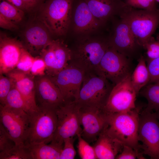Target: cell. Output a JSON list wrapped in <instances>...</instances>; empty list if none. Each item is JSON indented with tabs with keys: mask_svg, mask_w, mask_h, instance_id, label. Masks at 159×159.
<instances>
[{
	"mask_svg": "<svg viewBox=\"0 0 159 159\" xmlns=\"http://www.w3.org/2000/svg\"><path fill=\"white\" fill-rule=\"evenodd\" d=\"M79 106L81 136L89 144L95 142L107 125L108 114L103 108Z\"/></svg>",
	"mask_w": 159,
	"mask_h": 159,
	"instance_id": "8fae6325",
	"label": "cell"
},
{
	"mask_svg": "<svg viewBox=\"0 0 159 159\" xmlns=\"http://www.w3.org/2000/svg\"><path fill=\"white\" fill-rule=\"evenodd\" d=\"M0 159H32L24 144L16 145L10 149L0 152Z\"/></svg>",
	"mask_w": 159,
	"mask_h": 159,
	"instance_id": "83f0119b",
	"label": "cell"
},
{
	"mask_svg": "<svg viewBox=\"0 0 159 159\" xmlns=\"http://www.w3.org/2000/svg\"><path fill=\"white\" fill-rule=\"evenodd\" d=\"M78 142L77 145L79 155L82 159H97L95 149L93 146L82 137L81 134H78Z\"/></svg>",
	"mask_w": 159,
	"mask_h": 159,
	"instance_id": "f1b7e54d",
	"label": "cell"
},
{
	"mask_svg": "<svg viewBox=\"0 0 159 159\" xmlns=\"http://www.w3.org/2000/svg\"><path fill=\"white\" fill-rule=\"evenodd\" d=\"M97 72L114 85L130 73L129 60L127 57L109 46Z\"/></svg>",
	"mask_w": 159,
	"mask_h": 159,
	"instance_id": "7c38bea8",
	"label": "cell"
},
{
	"mask_svg": "<svg viewBox=\"0 0 159 159\" xmlns=\"http://www.w3.org/2000/svg\"><path fill=\"white\" fill-rule=\"evenodd\" d=\"M24 47L17 39L1 34L0 74H7L16 68Z\"/></svg>",
	"mask_w": 159,
	"mask_h": 159,
	"instance_id": "e0dca14e",
	"label": "cell"
},
{
	"mask_svg": "<svg viewBox=\"0 0 159 159\" xmlns=\"http://www.w3.org/2000/svg\"><path fill=\"white\" fill-rule=\"evenodd\" d=\"M35 57L24 47L22 50L19 60L17 64L16 69L24 73L30 74V70Z\"/></svg>",
	"mask_w": 159,
	"mask_h": 159,
	"instance_id": "f546056e",
	"label": "cell"
},
{
	"mask_svg": "<svg viewBox=\"0 0 159 159\" xmlns=\"http://www.w3.org/2000/svg\"><path fill=\"white\" fill-rule=\"evenodd\" d=\"M0 26L8 30H13L17 28L16 24L9 20L0 14Z\"/></svg>",
	"mask_w": 159,
	"mask_h": 159,
	"instance_id": "f35d334b",
	"label": "cell"
},
{
	"mask_svg": "<svg viewBox=\"0 0 159 159\" xmlns=\"http://www.w3.org/2000/svg\"><path fill=\"white\" fill-rule=\"evenodd\" d=\"M143 48L146 50L148 61L159 57V39L152 36Z\"/></svg>",
	"mask_w": 159,
	"mask_h": 159,
	"instance_id": "d6a6232c",
	"label": "cell"
},
{
	"mask_svg": "<svg viewBox=\"0 0 159 159\" xmlns=\"http://www.w3.org/2000/svg\"><path fill=\"white\" fill-rule=\"evenodd\" d=\"M108 39L110 47L127 57L134 54L139 46L128 24L120 18L115 23Z\"/></svg>",
	"mask_w": 159,
	"mask_h": 159,
	"instance_id": "5bb4252c",
	"label": "cell"
},
{
	"mask_svg": "<svg viewBox=\"0 0 159 159\" xmlns=\"http://www.w3.org/2000/svg\"><path fill=\"white\" fill-rule=\"evenodd\" d=\"M11 4L24 11H27L26 6L22 0H5Z\"/></svg>",
	"mask_w": 159,
	"mask_h": 159,
	"instance_id": "60d3db41",
	"label": "cell"
},
{
	"mask_svg": "<svg viewBox=\"0 0 159 159\" xmlns=\"http://www.w3.org/2000/svg\"><path fill=\"white\" fill-rule=\"evenodd\" d=\"M140 92L148 102L146 107L144 110L149 112L159 111V81L148 83Z\"/></svg>",
	"mask_w": 159,
	"mask_h": 159,
	"instance_id": "d4e9b609",
	"label": "cell"
},
{
	"mask_svg": "<svg viewBox=\"0 0 159 159\" xmlns=\"http://www.w3.org/2000/svg\"><path fill=\"white\" fill-rule=\"evenodd\" d=\"M131 74L114 85L103 107L106 112H126L136 107L135 101L138 94L131 82Z\"/></svg>",
	"mask_w": 159,
	"mask_h": 159,
	"instance_id": "9c48e42d",
	"label": "cell"
},
{
	"mask_svg": "<svg viewBox=\"0 0 159 159\" xmlns=\"http://www.w3.org/2000/svg\"><path fill=\"white\" fill-rule=\"evenodd\" d=\"M6 74L13 80L16 87L24 98L31 112L37 111L39 107L35 99L34 76L16 69Z\"/></svg>",
	"mask_w": 159,
	"mask_h": 159,
	"instance_id": "d6986e66",
	"label": "cell"
},
{
	"mask_svg": "<svg viewBox=\"0 0 159 159\" xmlns=\"http://www.w3.org/2000/svg\"><path fill=\"white\" fill-rule=\"evenodd\" d=\"M36 77L35 99L38 107L57 108L64 102L59 90L48 76Z\"/></svg>",
	"mask_w": 159,
	"mask_h": 159,
	"instance_id": "9a60e30c",
	"label": "cell"
},
{
	"mask_svg": "<svg viewBox=\"0 0 159 159\" xmlns=\"http://www.w3.org/2000/svg\"><path fill=\"white\" fill-rule=\"evenodd\" d=\"M113 86L97 72H85L76 102L80 106L103 108Z\"/></svg>",
	"mask_w": 159,
	"mask_h": 159,
	"instance_id": "8992f818",
	"label": "cell"
},
{
	"mask_svg": "<svg viewBox=\"0 0 159 159\" xmlns=\"http://www.w3.org/2000/svg\"><path fill=\"white\" fill-rule=\"evenodd\" d=\"M26 49L32 55L39 54L52 42L46 30L38 25L32 26L25 32Z\"/></svg>",
	"mask_w": 159,
	"mask_h": 159,
	"instance_id": "44dd1931",
	"label": "cell"
},
{
	"mask_svg": "<svg viewBox=\"0 0 159 159\" xmlns=\"http://www.w3.org/2000/svg\"><path fill=\"white\" fill-rule=\"evenodd\" d=\"M24 3L27 11L32 10L38 7H41L45 0H22Z\"/></svg>",
	"mask_w": 159,
	"mask_h": 159,
	"instance_id": "ab89813d",
	"label": "cell"
},
{
	"mask_svg": "<svg viewBox=\"0 0 159 159\" xmlns=\"http://www.w3.org/2000/svg\"><path fill=\"white\" fill-rule=\"evenodd\" d=\"M74 0H47L42 8L41 19L48 30L57 36L67 32L71 23Z\"/></svg>",
	"mask_w": 159,
	"mask_h": 159,
	"instance_id": "3957f363",
	"label": "cell"
},
{
	"mask_svg": "<svg viewBox=\"0 0 159 159\" xmlns=\"http://www.w3.org/2000/svg\"><path fill=\"white\" fill-rule=\"evenodd\" d=\"M72 22L74 33L83 35L97 30L104 24L93 16L84 0H74Z\"/></svg>",
	"mask_w": 159,
	"mask_h": 159,
	"instance_id": "2e32d148",
	"label": "cell"
},
{
	"mask_svg": "<svg viewBox=\"0 0 159 159\" xmlns=\"http://www.w3.org/2000/svg\"><path fill=\"white\" fill-rule=\"evenodd\" d=\"M126 4L134 8L147 10H155L158 8L155 0H126Z\"/></svg>",
	"mask_w": 159,
	"mask_h": 159,
	"instance_id": "836d02e7",
	"label": "cell"
},
{
	"mask_svg": "<svg viewBox=\"0 0 159 159\" xmlns=\"http://www.w3.org/2000/svg\"><path fill=\"white\" fill-rule=\"evenodd\" d=\"M93 16L104 24L115 15L119 16L130 6L119 0H84Z\"/></svg>",
	"mask_w": 159,
	"mask_h": 159,
	"instance_id": "ac0fdd59",
	"label": "cell"
},
{
	"mask_svg": "<svg viewBox=\"0 0 159 159\" xmlns=\"http://www.w3.org/2000/svg\"><path fill=\"white\" fill-rule=\"evenodd\" d=\"M25 145L32 159H59L63 148L51 143L49 144L42 143Z\"/></svg>",
	"mask_w": 159,
	"mask_h": 159,
	"instance_id": "603a6c76",
	"label": "cell"
},
{
	"mask_svg": "<svg viewBox=\"0 0 159 159\" xmlns=\"http://www.w3.org/2000/svg\"><path fill=\"white\" fill-rule=\"evenodd\" d=\"M47 67L43 59L40 56L35 57L30 70V74L34 76H41L46 74Z\"/></svg>",
	"mask_w": 159,
	"mask_h": 159,
	"instance_id": "8d00e7d4",
	"label": "cell"
},
{
	"mask_svg": "<svg viewBox=\"0 0 159 159\" xmlns=\"http://www.w3.org/2000/svg\"><path fill=\"white\" fill-rule=\"evenodd\" d=\"M158 35H159V33H158Z\"/></svg>",
	"mask_w": 159,
	"mask_h": 159,
	"instance_id": "f6af8a7d",
	"label": "cell"
},
{
	"mask_svg": "<svg viewBox=\"0 0 159 159\" xmlns=\"http://www.w3.org/2000/svg\"><path fill=\"white\" fill-rule=\"evenodd\" d=\"M106 128L100 134L93 146L97 158L98 159H115L123 145L109 134Z\"/></svg>",
	"mask_w": 159,
	"mask_h": 159,
	"instance_id": "ffe728a7",
	"label": "cell"
},
{
	"mask_svg": "<svg viewBox=\"0 0 159 159\" xmlns=\"http://www.w3.org/2000/svg\"><path fill=\"white\" fill-rule=\"evenodd\" d=\"M0 121L16 145L24 144L29 126V114L21 109L0 105Z\"/></svg>",
	"mask_w": 159,
	"mask_h": 159,
	"instance_id": "30bf717a",
	"label": "cell"
},
{
	"mask_svg": "<svg viewBox=\"0 0 159 159\" xmlns=\"http://www.w3.org/2000/svg\"><path fill=\"white\" fill-rule=\"evenodd\" d=\"M71 51L70 63L85 72H96L110 46L108 39L87 35L80 38Z\"/></svg>",
	"mask_w": 159,
	"mask_h": 159,
	"instance_id": "7a4b0ae2",
	"label": "cell"
},
{
	"mask_svg": "<svg viewBox=\"0 0 159 159\" xmlns=\"http://www.w3.org/2000/svg\"><path fill=\"white\" fill-rule=\"evenodd\" d=\"M14 84L11 78L5 77L3 74L0 75V105H4L6 97Z\"/></svg>",
	"mask_w": 159,
	"mask_h": 159,
	"instance_id": "4dcf8cb0",
	"label": "cell"
},
{
	"mask_svg": "<svg viewBox=\"0 0 159 159\" xmlns=\"http://www.w3.org/2000/svg\"><path fill=\"white\" fill-rule=\"evenodd\" d=\"M24 11L5 0H0V14L16 24L22 20Z\"/></svg>",
	"mask_w": 159,
	"mask_h": 159,
	"instance_id": "4316f807",
	"label": "cell"
},
{
	"mask_svg": "<svg viewBox=\"0 0 159 159\" xmlns=\"http://www.w3.org/2000/svg\"><path fill=\"white\" fill-rule=\"evenodd\" d=\"M155 112L156 113L157 118L159 121V111Z\"/></svg>",
	"mask_w": 159,
	"mask_h": 159,
	"instance_id": "b9f144b4",
	"label": "cell"
},
{
	"mask_svg": "<svg viewBox=\"0 0 159 159\" xmlns=\"http://www.w3.org/2000/svg\"><path fill=\"white\" fill-rule=\"evenodd\" d=\"M157 39H159V35L158 34H157Z\"/></svg>",
	"mask_w": 159,
	"mask_h": 159,
	"instance_id": "7bdbcfd3",
	"label": "cell"
},
{
	"mask_svg": "<svg viewBox=\"0 0 159 159\" xmlns=\"http://www.w3.org/2000/svg\"><path fill=\"white\" fill-rule=\"evenodd\" d=\"M16 145L14 141L0 123V152L8 150Z\"/></svg>",
	"mask_w": 159,
	"mask_h": 159,
	"instance_id": "d590c367",
	"label": "cell"
},
{
	"mask_svg": "<svg viewBox=\"0 0 159 159\" xmlns=\"http://www.w3.org/2000/svg\"><path fill=\"white\" fill-rule=\"evenodd\" d=\"M144 154L132 147L123 145L122 149L116 156L117 159H145Z\"/></svg>",
	"mask_w": 159,
	"mask_h": 159,
	"instance_id": "e575fe53",
	"label": "cell"
},
{
	"mask_svg": "<svg viewBox=\"0 0 159 159\" xmlns=\"http://www.w3.org/2000/svg\"><path fill=\"white\" fill-rule=\"evenodd\" d=\"M147 66L150 76L149 83L159 81V57L148 61Z\"/></svg>",
	"mask_w": 159,
	"mask_h": 159,
	"instance_id": "74e56055",
	"label": "cell"
},
{
	"mask_svg": "<svg viewBox=\"0 0 159 159\" xmlns=\"http://www.w3.org/2000/svg\"><path fill=\"white\" fill-rule=\"evenodd\" d=\"M132 83L138 94L141 90L150 82V73L143 56L139 59L138 64L133 73L131 74Z\"/></svg>",
	"mask_w": 159,
	"mask_h": 159,
	"instance_id": "cb8c5ba5",
	"label": "cell"
},
{
	"mask_svg": "<svg viewBox=\"0 0 159 159\" xmlns=\"http://www.w3.org/2000/svg\"><path fill=\"white\" fill-rule=\"evenodd\" d=\"M55 53V62L52 70L48 76H54L65 68L71 59L70 48L62 40H53Z\"/></svg>",
	"mask_w": 159,
	"mask_h": 159,
	"instance_id": "7402d4cb",
	"label": "cell"
},
{
	"mask_svg": "<svg viewBox=\"0 0 159 159\" xmlns=\"http://www.w3.org/2000/svg\"><path fill=\"white\" fill-rule=\"evenodd\" d=\"M140 110L136 107L127 111L108 113L106 128L111 136L138 151L140 149L138 137Z\"/></svg>",
	"mask_w": 159,
	"mask_h": 159,
	"instance_id": "6da1fadb",
	"label": "cell"
},
{
	"mask_svg": "<svg viewBox=\"0 0 159 159\" xmlns=\"http://www.w3.org/2000/svg\"><path fill=\"white\" fill-rule=\"evenodd\" d=\"M85 72L69 63L55 75L49 76L59 90L65 102H76Z\"/></svg>",
	"mask_w": 159,
	"mask_h": 159,
	"instance_id": "4fadbf2b",
	"label": "cell"
},
{
	"mask_svg": "<svg viewBox=\"0 0 159 159\" xmlns=\"http://www.w3.org/2000/svg\"><path fill=\"white\" fill-rule=\"evenodd\" d=\"M120 17L128 24L138 44L143 48L159 24V9L138 10L130 6Z\"/></svg>",
	"mask_w": 159,
	"mask_h": 159,
	"instance_id": "5b68a950",
	"label": "cell"
},
{
	"mask_svg": "<svg viewBox=\"0 0 159 159\" xmlns=\"http://www.w3.org/2000/svg\"><path fill=\"white\" fill-rule=\"evenodd\" d=\"M138 137L142 153L159 159V121L155 112L143 110L140 113Z\"/></svg>",
	"mask_w": 159,
	"mask_h": 159,
	"instance_id": "ba28073f",
	"label": "cell"
},
{
	"mask_svg": "<svg viewBox=\"0 0 159 159\" xmlns=\"http://www.w3.org/2000/svg\"><path fill=\"white\" fill-rule=\"evenodd\" d=\"M56 109L39 107L29 115V126L24 145L51 142L57 126Z\"/></svg>",
	"mask_w": 159,
	"mask_h": 159,
	"instance_id": "277c9868",
	"label": "cell"
},
{
	"mask_svg": "<svg viewBox=\"0 0 159 159\" xmlns=\"http://www.w3.org/2000/svg\"><path fill=\"white\" fill-rule=\"evenodd\" d=\"M56 112L57 126L50 143L63 147L65 139L81 134L79 106L75 101L64 102L56 109Z\"/></svg>",
	"mask_w": 159,
	"mask_h": 159,
	"instance_id": "52a82bcc",
	"label": "cell"
},
{
	"mask_svg": "<svg viewBox=\"0 0 159 159\" xmlns=\"http://www.w3.org/2000/svg\"><path fill=\"white\" fill-rule=\"evenodd\" d=\"M155 0L157 2H158L159 3V0ZM158 9H159V8H158Z\"/></svg>",
	"mask_w": 159,
	"mask_h": 159,
	"instance_id": "ee69618b",
	"label": "cell"
},
{
	"mask_svg": "<svg viewBox=\"0 0 159 159\" xmlns=\"http://www.w3.org/2000/svg\"><path fill=\"white\" fill-rule=\"evenodd\" d=\"M74 137L68 138L64 140L59 159H73L76 154L74 146Z\"/></svg>",
	"mask_w": 159,
	"mask_h": 159,
	"instance_id": "1f68e13d",
	"label": "cell"
},
{
	"mask_svg": "<svg viewBox=\"0 0 159 159\" xmlns=\"http://www.w3.org/2000/svg\"><path fill=\"white\" fill-rule=\"evenodd\" d=\"M4 106L23 110L29 115L31 113L24 98L16 87L14 83L6 97Z\"/></svg>",
	"mask_w": 159,
	"mask_h": 159,
	"instance_id": "484cf974",
	"label": "cell"
}]
</instances>
